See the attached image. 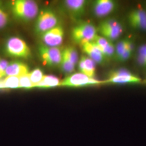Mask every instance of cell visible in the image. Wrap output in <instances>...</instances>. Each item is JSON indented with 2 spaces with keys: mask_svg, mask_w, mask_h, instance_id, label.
I'll return each instance as SVG.
<instances>
[{
  "mask_svg": "<svg viewBox=\"0 0 146 146\" xmlns=\"http://www.w3.org/2000/svg\"><path fill=\"white\" fill-rule=\"evenodd\" d=\"M29 73V69L27 64L19 61H14L9 63L5 70V76L20 77Z\"/></svg>",
  "mask_w": 146,
  "mask_h": 146,
  "instance_id": "8fae6325",
  "label": "cell"
},
{
  "mask_svg": "<svg viewBox=\"0 0 146 146\" xmlns=\"http://www.w3.org/2000/svg\"><path fill=\"white\" fill-rule=\"evenodd\" d=\"M127 39H124L118 42L115 47V55L116 58L119 57L126 50Z\"/></svg>",
  "mask_w": 146,
  "mask_h": 146,
  "instance_id": "cb8c5ba5",
  "label": "cell"
},
{
  "mask_svg": "<svg viewBox=\"0 0 146 146\" xmlns=\"http://www.w3.org/2000/svg\"><path fill=\"white\" fill-rule=\"evenodd\" d=\"M0 79H1V74H0Z\"/></svg>",
  "mask_w": 146,
  "mask_h": 146,
  "instance_id": "4dcf8cb0",
  "label": "cell"
},
{
  "mask_svg": "<svg viewBox=\"0 0 146 146\" xmlns=\"http://www.w3.org/2000/svg\"><path fill=\"white\" fill-rule=\"evenodd\" d=\"M95 64L91 58L83 56L78 63V68L80 72L89 78H94L95 75Z\"/></svg>",
  "mask_w": 146,
  "mask_h": 146,
  "instance_id": "4fadbf2b",
  "label": "cell"
},
{
  "mask_svg": "<svg viewBox=\"0 0 146 146\" xmlns=\"http://www.w3.org/2000/svg\"><path fill=\"white\" fill-rule=\"evenodd\" d=\"M87 2L84 0H67L65 1L66 7L75 16L82 15L84 12Z\"/></svg>",
  "mask_w": 146,
  "mask_h": 146,
  "instance_id": "9a60e30c",
  "label": "cell"
},
{
  "mask_svg": "<svg viewBox=\"0 0 146 146\" xmlns=\"http://www.w3.org/2000/svg\"><path fill=\"white\" fill-rule=\"evenodd\" d=\"M0 89H5L4 84H3V81L0 80Z\"/></svg>",
  "mask_w": 146,
  "mask_h": 146,
  "instance_id": "f546056e",
  "label": "cell"
},
{
  "mask_svg": "<svg viewBox=\"0 0 146 146\" xmlns=\"http://www.w3.org/2000/svg\"><path fill=\"white\" fill-rule=\"evenodd\" d=\"M72 35L74 41L82 45L87 42H92L97 35V29L90 23H84L75 27Z\"/></svg>",
  "mask_w": 146,
  "mask_h": 146,
  "instance_id": "3957f363",
  "label": "cell"
},
{
  "mask_svg": "<svg viewBox=\"0 0 146 146\" xmlns=\"http://www.w3.org/2000/svg\"><path fill=\"white\" fill-rule=\"evenodd\" d=\"M8 22V16L0 4V29L5 28Z\"/></svg>",
  "mask_w": 146,
  "mask_h": 146,
  "instance_id": "d4e9b609",
  "label": "cell"
},
{
  "mask_svg": "<svg viewBox=\"0 0 146 146\" xmlns=\"http://www.w3.org/2000/svg\"><path fill=\"white\" fill-rule=\"evenodd\" d=\"M128 20L132 28L146 31V11L136 9L129 13Z\"/></svg>",
  "mask_w": 146,
  "mask_h": 146,
  "instance_id": "ba28073f",
  "label": "cell"
},
{
  "mask_svg": "<svg viewBox=\"0 0 146 146\" xmlns=\"http://www.w3.org/2000/svg\"><path fill=\"white\" fill-rule=\"evenodd\" d=\"M131 52H129V50H128L127 49H126L125 52H123L121 55H120L119 57L117 58L121 62H124L127 61L128 59H129L131 57Z\"/></svg>",
  "mask_w": 146,
  "mask_h": 146,
  "instance_id": "4316f807",
  "label": "cell"
},
{
  "mask_svg": "<svg viewBox=\"0 0 146 146\" xmlns=\"http://www.w3.org/2000/svg\"><path fill=\"white\" fill-rule=\"evenodd\" d=\"M61 82L59 78L52 75H44L41 82L37 84L35 87L37 88H52L60 86Z\"/></svg>",
  "mask_w": 146,
  "mask_h": 146,
  "instance_id": "2e32d148",
  "label": "cell"
},
{
  "mask_svg": "<svg viewBox=\"0 0 146 146\" xmlns=\"http://www.w3.org/2000/svg\"><path fill=\"white\" fill-rule=\"evenodd\" d=\"M83 51L88 56V58L93 60L98 63H102L104 62V54L92 42H87L81 45Z\"/></svg>",
  "mask_w": 146,
  "mask_h": 146,
  "instance_id": "7c38bea8",
  "label": "cell"
},
{
  "mask_svg": "<svg viewBox=\"0 0 146 146\" xmlns=\"http://www.w3.org/2000/svg\"><path fill=\"white\" fill-rule=\"evenodd\" d=\"M121 25L120 23L115 19H110L102 22L99 27V31L109 30L113 29Z\"/></svg>",
  "mask_w": 146,
  "mask_h": 146,
  "instance_id": "44dd1931",
  "label": "cell"
},
{
  "mask_svg": "<svg viewBox=\"0 0 146 146\" xmlns=\"http://www.w3.org/2000/svg\"><path fill=\"white\" fill-rule=\"evenodd\" d=\"M38 50L40 56L46 64L50 67L60 65L62 60V52L59 48L43 45L39 47Z\"/></svg>",
  "mask_w": 146,
  "mask_h": 146,
  "instance_id": "8992f818",
  "label": "cell"
},
{
  "mask_svg": "<svg viewBox=\"0 0 146 146\" xmlns=\"http://www.w3.org/2000/svg\"><path fill=\"white\" fill-rule=\"evenodd\" d=\"M138 54L140 55L146 59V44L142 45L139 48Z\"/></svg>",
  "mask_w": 146,
  "mask_h": 146,
  "instance_id": "83f0119b",
  "label": "cell"
},
{
  "mask_svg": "<svg viewBox=\"0 0 146 146\" xmlns=\"http://www.w3.org/2000/svg\"><path fill=\"white\" fill-rule=\"evenodd\" d=\"M33 88L28 74L19 77V88Z\"/></svg>",
  "mask_w": 146,
  "mask_h": 146,
  "instance_id": "603a6c76",
  "label": "cell"
},
{
  "mask_svg": "<svg viewBox=\"0 0 146 146\" xmlns=\"http://www.w3.org/2000/svg\"><path fill=\"white\" fill-rule=\"evenodd\" d=\"M100 33L102 36L104 37L107 40L110 41H115L122 35L123 33V27L120 25L115 28L109 30L100 31Z\"/></svg>",
  "mask_w": 146,
  "mask_h": 146,
  "instance_id": "e0dca14e",
  "label": "cell"
},
{
  "mask_svg": "<svg viewBox=\"0 0 146 146\" xmlns=\"http://www.w3.org/2000/svg\"><path fill=\"white\" fill-rule=\"evenodd\" d=\"M62 71L66 74H69L73 73L75 70V65L69 60L68 56L64 51L62 52V60L60 64Z\"/></svg>",
  "mask_w": 146,
  "mask_h": 146,
  "instance_id": "ac0fdd59",
  "label": "cell"
},
{
  "mask_svg": "<svg viewBox=\"0 0 146 146\" xmlns=\"http://www.w3.org/2000/svg\"><path fill=\"white\" fill-rule=\"evenodd\" d=\"M58 18L55 14L50 10L42 11L37 19L35 30L42 35L58 25Z\"/></svg>",
  "mask_w": 146,
  "mask_h": 146,
  "instance_id": "277c9868",
  "label": "cell"
},
{
  "mask_svg": "<svg viewBox=\"0 0 146 146\" xmlns=\"http://www.w3.org/2000/svg\"><path fill=\"white\" fill-rule=\"evenodd\" d=\"M5 51L7 55L14 58H28L31 54L26 43L17 37H11L7 40Z\"/></svg>",
  "mask_w": 146,
  "mask_h": 146,
  "instance_id": "7a4b0ae2",
  "label": "cell"
},
{
  "mask_svg": "<svg viewBox=\"0 0 146 146\" xmlns=\"http://www.w3.org/2000/svg\"><path fill=\"white\" fill-rule=\"evenodd\" d=\"M28 75L33 88L35 87L37 84L41 82L44 76L42 70L39 68H36L33 70L31 73L28 74Z\"/></svg>",
  "mask_w": 146,
  "mask_h": 146,
  "instance_id": "d6986e66",
  "label": "cell"
},
{
  "mask_svg": "<svg viewBox=\"0 0 146 146\" xmlns=\"http://www.w3.org/2000/svg\"><path fill=\"white\" fill-rule=\"evenodd\" d=\"M105 84L104 81H99L91 78L81 73H75L64 78L61 82L60 86L78 87L90 85H98Z\"/></svg>",
  "mask_w": 146,
  "mask_h": 146,
  "instance_id": "5b68a950",
  "label": "cell"
},
{
  "mask_svg": "<svg viewBox=\"0 0 146 146\" xmlns=\"http://www.w3.org/2000/svg\"><path fill=\"white\" fill-rule=\"evenodd\" d=\"M126 49L131 52V53L133 52L134 49V44L133 42H132L129 39H127V43H126Z\"/></svg>",
  "mask_w": 146,
  "mask_h": 146,
  "instance_id": "f1b7e54d",
  "label": "cell"
},
{
  "mask_svg": "<svg viewBox=\"0 0 146 146\" xmlns=\"http://www.w3.org/2000/svg\"><path fill=\"white\" fill-rule=\"evenodd\" d=\"M68 56L69 60L74 65H76L78 61V54L75 48L73 47H68L63 50Z\"/></svg>",
  "mask_w": 146,
  "mask_h": 146,
  "instance_id": "7402d4cb",
  "label": "cell"
},
{
  "mask_svg": "<svg viewBox=\"0 0 146 146\" xmlns=\"http://www.w3.org/2000/svg\"><path fill=\"white\" fill-rule=\"evenodd\" d=\"M64 31L61 25H57L42 34V41L45 46L50 47L60 46L63 42Z\"/></svg>",
  "mask_w": 146,
  "mask_h": 146,
  "instance_id": "52a82bcc",
  "label": "cell"
},
{
  "mask_svg": "<svg viewBox=\"0 0 146 146\" xmlns=\"http://www.w3.org/2000/svg\"><path fill=\"white\" fill-rule=\"evenodd\" d=\"M9 63L3 59L0 58V74L1 78L5 76V70Z\"/></svg>",
  "mask_w": 146,
  "mask_h": 146,
  "instance_id": "484cf974",
  "label": "cell"
},
{
  "mask_svg": "<svg viewBox=\"0 0 146 146\" xmlns=\"http://www.w3.org/2000/svg\"><path fill=\"white\" fill-rule=\"evenodd\" d=\"M3 81L5 89L19 88V77L6 76Z\"/></svg>",
  "mask_w": 146,
  "mask_h": 146,
  "instance_id": "ffe728a7",
  "label": "cell"
},
{
  "mask_svg": "<svg viewBox=\"0 0 146 146\" xmlns=\"http://www.w3.org/2000/svg\"><path fill=\"white\" fill-rule=\"evenodd\" d=\"M12 11L17 19L24 21H29L36 16L38 7L36 2L34 1L17 0L13 4Z\"/></svg>",
  "mask_w": 146,
  "mask_h": 146,
  "instance_id": "6da1fadb",
  "label": "cell"
},
{
  "mask_svg": "<svg viewBox=\"0 0 146 146\" xmlns=\"http://www.w3.org/2000/svg\"><path fill=\"white\" fill-rule=\"evenodd\" d=\"M116 8V3L111 0H98L95 2L94 14L98 17H103L112 13Z\"/></svg>",
  "mask_w": 146,
  "mask_h": 146,
  "instance_id": "9c48e42d",
  "label": "cell"
},
{
  "mask_svg": "<svg viewBox=\"0 0 146 146\" xmlns=\"http://www.w3.org/2000/svg\"><path fill=\"white\" fill-rule=\"evenodd\" d=\"M92 42L102 52L105 58H111L115 55L114 46L104 37L97 35Z\"/></svg>",
  "mask_w": 146,
  "mask_h": 146,
  "instance_id": "30bf717a",
  "label": "cell"
},
{
  "mask_svg": "<svg viewBox=\"0 0 146 146\" xmlns=\"http://www.w3.org/2000/svg\"><path fill=\"white\" fill-rule=\"evenodd\" d=\"M104 81L105 84H139L141 82V79L137 76H136L135 75L131 74L109 78L107 80H104Z\"/></svg>",
  "mask_w": 146,
  "mask_h": 146,
  "instance_id": "5bb4252c",
  "label": "cell"
},
{
  "mask_svg": "<svg viewBox=\"0 0 146 146\" xmlns=\"http://www.w3.org/2000/svg\"></svg>",
  "mask_w": 146,
  "mask_h": 146,
  "instance_id": "1f68e13d",
  "label": "cell"
}]
</instances>
